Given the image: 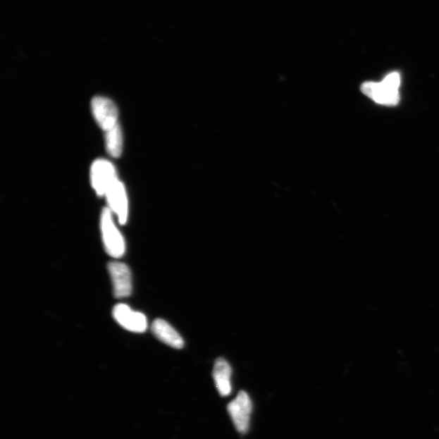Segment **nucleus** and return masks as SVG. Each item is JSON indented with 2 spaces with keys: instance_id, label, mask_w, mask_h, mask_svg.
<instances>
[{
  "instance_id": "10",
  "label": "nucleus",
  "mask_w": 439,
  "mask_h": 439,
  "mask_svg": "<svg viewBox=\"0 0 439 439\" xmlns=\"http://www.w3.org/2000/svg\"><path fill=\"white\" fill-rule=\"evenodd\" d=\"M213 376L216 390L222 397L228 396L232 392V369L228 361L223 358L216 359Z\"/></svg>"
},
{
  "instance_id": "9",
  "label": "nucleus",
  "mask_w": 439,
  "mask_h": 439,
  "mask_svg": "<svg viewBox=\"0 0 439 439\" xmlns=\"http://www.w3.org/2000/svg\"><path fill=\"white\" fill-rule=\"evenodd\" d=\"M152 331L159 340L169 347L176 349H181L184 347L182 336L165 320L156 319L153 321Z\"/></svg>"
},
{
  "instance_id": "4",
  "label": "nucleus",
  "mask_w": 439,
  "mask_h": 439,
  "mask_svg": "<svg viewBox=\"0 0 439 439\" xmlns=\"http://www.w3.org/2000/svg\"><path fill=\"white\" fill-rule=\"evenodd\" d=\"M91 178L92 187L100 197H104L118 180L113 163L102 159L93 163Z\"/></svg>"
},
{
  "instance_id": "3",
  "label": "nucleus",
  "mask_w": 439,
  "mask_h": 439,
  "mask_svg": "<svg viewBox=\"0 0 439 439\" xmlns=\"http://www.w3.org/2000/svg\"><path fill=\"white\" fill-rule=\"evenodd\" d=\"M229 415L237 432L245 435L249 430L253 410L249 395L240 391L236 398L227 406Z\"/></svg>"
},
{
  "instance_id": "6",
  "label": "nucleus",
  "mask_w": 439,
  "mask_h": 439,
  "mask_svg": "<svg viewBox=\"0 0 439 439\" xmlns=\"http://www.w3.org/2000/svg\"><path fill=\"white\" fill-rule=\"evenodd\" d=\"M113 316L116 321L126 330L141 334L147 330L146 316L131 309L128 305L124 304L116 305L113 310Z\"/></svg>"
},
{
  "instance_id": "5",
  "label": "nucleus",
  "mask_w": 439,
  "mask_h": 439,
  "mask_svg": "<svg viewBox=\"0 0 439 439\" xmlns=\"http://www.w3.org/2000/svg\"><path fill=\"white\" fill-rule=\"evenodd\" d=\"M92 110L95 120L105 132L118 125V108L112 100L102 97H94Z\"/></svg>"
},
{
  "instance_id": "8",
  "label": "nucleus",
  "mask_w": 439,
  "mask_h": 439,
  "mask_svg": "<svg viewBox=\"0 0 439 439\" xmlns=\"http://www.w3.org/2000/svg\"><path fill=\"white\" fill-rule=\"evenodd\" d=\"M105 197H107L109 209L118 216L120 224L125 225L128 219V198L123 183L116 180Z\"/></svg>"
},
{
  "instance_id": "1",
  "label": "nucleus",
  "mask_w": 439,
  "mask_h": 439,
  "mask_svg": "<svg viewBox=\"0 0 439 439\" xmlns=\"http://www.w3.org/2000/svg\"><path fill=\"white\" fill-rule=\"evenodd\" d=\"M400 81L398 72L390 73L382 82H364L361 92L379 104L395 106L400 101Z\"/></svg>"
},
{
  "instance_id": "2",
  "label": "nucleus",
  "mask_w": 439,
  "mask_h": 439,
  "mask_svg": "<svg viewBox=\"0 0 439 439\" xmlns=\"http://www.w3.org/2000/svg\"><path fill=\"white\" fill-rule=\"evenodd\" d=\"M100 228L106 252L113 258L123 256L125 252V240L116 226L112 211L109 208H105L102 211Z\"/></svg>"
},
{
  "instance_id": "7",
  "label": "nucleus",
  "mask_w": 439,
  "mask_h": 439,
  "mask_svg": "<svg viewBox=\"0 0 439 439\" xmlns=\"http://www.w3.org/2000/svg\"><path fill=\"white\" fill-rule=\"evenodd\" d=\"M108 271L113 285V294L116 299L128 297L132 292V276L130 269L124 263L110 262Z\"/></svg>"
},
{
  "instance_id": "11",
  "label": "nucleus",
  "mask_w": 439,
  "mask_h": 439,
  "mask_svg": "<svg viewBox=\"0 0 439 439\" xmlns=\"http://www.w3.org/2000/svg\"><path fill=\"white\" fill-rule=\"evenodd\" d=\"M105 144L106 149L110 156L118 158L121 155L123 148V135L119 124L106 132Z\"/></svg>"
}]
</instances>
